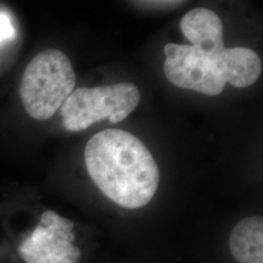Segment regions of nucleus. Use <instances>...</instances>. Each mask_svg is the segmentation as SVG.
<instances>
[{"instance_id":"39448f33","label":"nucleus","mask_w":263,"mask_h":263,"mask_svg":"<svg viewBox=\"0 0 263 263\" xmlns=\"http://www.w3.org/2000/svg\"><path fill=\"white\" fill-rule=\"evenodd\" d=\"M73 222L55 211H44L39 223L20 242L25 263H80L82 251L74 244Z\"/></svg>"},{"instance_id":"423d86ee","label":"nucleus","mask_w":263,"mask_h":263,"mask_svg":"<svg viewBox=\"0 0 263 263\" xmlns=\"http://www.w3.org/2000/svg\"><path fill=\"white\" fill-rule=\"evenodd\" d=\"M180 29L197 51L218 55L224 50L223 25L216 12L205 8L194 9L183 16Z\"/></svg>"},{"instance_id":"6e6552de","label":"nucleus","mask_w":263,"mask_h":263,"mask_svg":"<svg viewBox=\"0 0 263 263\" xmlns=\"http://www.w3.org/2000/svg\"><path fill=\"white\" fill-rule=\"evenodd\" d=\"M15 37V28L8 16L0 14V43Z\"/></svg>"},{"instance_id":"f03ea898","label":"nucleus","mask_w":263,"mask_h":263,"mask_svg":"<svg viewBox=\"0 0 263 263\" xmlns=\"http://www.w3.org/2000/svg\"><path fill=\"white\" fill-rule=\"evenodd\" d=\"M163 51V72L171 83L210 97L221 94L227 84L250 87L262 72L258 55L244 47L226 48L219 55H206L192 45L170 43Z\"/></svg>"},{"instance_id":"0eeeda50","label":"nucleus","mask_w":263,"mask_h":263,"mask_svg":"<svg viewBox=\"0 0 263 263\" xmlns=\"http://www.w3.org/2000/svg\"><path fill=\"white\" fill-rule=\"evenodd\" d=\"M229 251L239 263H263V218L246 217L236 223L228 240Z\"/></svg>"},{"instance_id":"7ed1b4c3","label":"nucleus","mask_w":263,"mask_h":263,"mask_svg":"<svg viewBox=\"0 0 263 263\" xmlns=\"http://www.w3.org/2000/svg\"><path fill=\"white\" fill-rule=\"evenodd\" d=\"M74 85V71L67 55L57 49H48L35 55L26 67L20 97L29 116L47 121L64 105Z\"/></svg>"},{"instance_id":"20e7f679","label":"nucleus","mask_w":263,"mask_h":263,"mask_svg":"<svg viewBox=\"0 0 263 263\" xmlns=\"http://www.w3.org/2000/svg\"><path fill=\"white\" fill-rule=\"evenodd\" d=\"M140 98L139 89L132 83L77 88L60 107L62 124L76 133L105 118L120 123L136 110Z\"/></svg>"},{"instance_id":"f257e3e1","label":"nucleus","mask_w":263,"mask_h":263,"mask_svg":"<svg viewBox=\"0 0 263 263\" xmlns=\"http://www.w3.org/2000/svg\"><path fill=\"white\" fill-rule=\"evenodd\" d=\"M90 178L116 205L128 210L146 206L159 189L160 170L139 138L122 129H105L84 150Z\"/></svg>"}]
</instances>
